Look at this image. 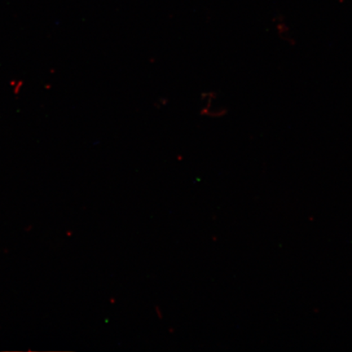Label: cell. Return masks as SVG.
<instances>
[{
  "label": "cell",
  "mask_w": 352,
  "mask_h": 352,
  "mask_svg": "<svg viewBox=\"0 0 352 352\" xmlns=\"http://www.w3.org/2000/svg\"><path fill=\"white\" fill-rule=\"evenodd\" d=\"M206 98H208V103L202 111L210 117H221L226 113L227 109L220 107L217 104L214 105V101L217 100V96L214 94L210 92Z\"/></svg>",
  "instance_id": "obj_1"
}]
</instances>
